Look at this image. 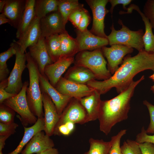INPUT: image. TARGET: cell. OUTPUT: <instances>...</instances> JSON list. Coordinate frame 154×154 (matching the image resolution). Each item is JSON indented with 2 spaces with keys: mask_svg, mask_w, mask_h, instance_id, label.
Segmentation results:
<instances>
[{
  "mask_svg": "<svg viewBox=\"0 0 154 154\" xmlns=\"http://www.w3.org/2000/svg\"><path fill=\"white\" fill-rule=\"evenodd\" d=\"M147 70L154 71V53L144 49L134 56L128 55L125 57L121 66L108 79L102 81L92 80L87 84L100 94L113 88H115L119 94L130 85L136 74Z\"/></svg>",
  "mask_w": 154,
  "mask_h": 154,
  "instance_id": "cell-1",
  "label": "cell"
},
{
  "mask_svg": "<svg viewBox=\"0 0 154 154\" xmlns=\"http://www.w3.org/2000/svg\"><path fill=\"white\" fill-rule=\"evenodd\" d=\"M145 78L144 75L133 81L124 90L109 100L102 101L98 119L100 130L106 135L117 123L127 119L130 109V103L137 86Z\"/></svg>",
  "mask_w": 154,
  "mask_h": 154,
  "instance_id": "cell-2",
  "label": "cell"
},
{
  "mask_svg": "<svg viewBox=\"0 0 154 154\" xmlns=\"http://www.w3.org/2000/svg\"><path fill=\"white\" fill-rule=\"evenodd\" d=\"M29 81L26 91V98L32 113L37 118L44 117L42 94L39 84L40 72L38 66L29 52H25Z\"/></svg>",
  "mask_w": 154,
  "mask_h": 154,
  "instance_id": "cell-3",
  "label": "cell"
},
{
  "mask_svg": "<svg viewBox=\"0 0 154 154\" xmlns=\"http://www.w3.org/2000/svg\"><path fill=\"white\" fill-rule=\"evenodd\" d=\"M76 63L80 66L86 68L91 71L96 77L105 80L110 78L111 74L106 67L101 48L92 51L80 52L76 58Z\"/></svg>",
  "mask_w": 154,
  "mask_h": 154,
  "instance_id": "cell-4",
  "label": "cell"
},
{
  "mask_svg": "<svg viewBox=\"0 0 154 154\" xmlns=\"http://www.w3.org/2000/svg\"><path fill=\"white\" fill-rule=\"evenodd\" d=\"M118 23L121 25L119 30H116L113 24L110 27L111 32L107 36L109 44H120L134 48L139 52L144 49L143 37L144 33L142 29L137 31H131L125 25L121 20L119 19Z\"/></svg>",
  "mask_w": 154,
  "mask_h": 154,
  "instance_id": "cell-5",
  "label": "cell"
},
{
  "mask_svg": "<svg viewBox=\"0 0 154 154\" xmlns=\"http://www.w3.org/2000/svg\"><path fill=\"white\" fill-rule=\"evenodd\" d=\"M29 83L27 81L23 84L20 92L14 96L5 100L2 104L9 107L17 113L18 116L23 126L33 125L38 118L31 112L26 98V91Z\"/></svg>",
  "mask_w": 154,
  "mask_h": 154,
  "instance_id": "cell-6",
  "label": "cell"
},
{
  "mask_svg": "<svg viewBox=\"0 0 154 154\" xmlns=\"http://www.w3.org/2000/svg\"><path fill=\"white\" fill-rule=\"evenodd\" d=\"M11 44L16 50L15 60L13 68L8 78V84L5 90L8 93L17 95L21 91L23 85L22 75L26 68V56L25 53L21 51L15 40Z\"/></svg>",
  "mask_w": 154,
  "mask_h": 154,
  "instance_id": "cell-7",
  "label": "cell"
},
{
  "mask_svg": "<svg viewBox=\"0 0 154 154\" xmlns=\"http://www.w3.org/2000/svg\"><path fill=\"white\" fill-rule=\"evenodd\" d=\"M108 0H86V2L91 9L93 15V23L90 31L97 36L107 38L104 32V21L106 15L109 12L106 8Z\"/></svg>",
  "mask_w": 154,
  "mask_h": 154,
  "instance_id": "cell-8",
  "label": "cell"
},
{
  "mask_svg": "<svg viewBox=\"0 0 154 154\" xmlns=\"http://www.w3.org/2000/svg\"><path fill=\"white\" fill-rule=\"evenodd\" d=\"M40 24L42 37L45 38L67 32L66 24L58 11L50 13L40 19Z\"/></svg>",
  "mask_w": 154,
  "mask_h": 154,
  "instance_id": "cell-9",
  "label": "cell"
},
{
  "mask_svg": "<svg viewBox=\"0 0 154 154\" xmlns=\"http://www.w3.org/2000/svg\"><path fill=\"white\" fill-rule=\"evenodd\" d=\"M101 50L107 59L108 70L112 74H114L122 64L125 56L133 51V48L120 44H114L109 47L104 46Z\"/></svg>",
  "mask_w": 154,
  "mask_h": 154,
  "instance_id": "cell-10",
  "label": "cell"
},
{
  "mask_svg": "<svg viewBox=\"0 0 154 154\" xmlns=\"http://www.w3.org/2000/svg\"><path fill=\"white\" fill-rule=\"evenodd\" d=\"M56 89L62 94L79 100L92 94L95 90L83 84L77 83L61 77Z\"/></svg>",
  "mask_w": 154,
  "mask_h": 154,
  "instance_id": "cell-11",
  "label": "cell"
},
{
  "mask_svg": "<svg viewBox=\"0 0 154 154\" xmlns=\"http://www.w3.org/2000/svg\"><path fill=\"white\" fill-rule=\"evenodd\" d=\"M78 100L71 102L67 105L60 116L59 121L54 129L61 125L68 122L81 124L86 123V111L79 100Z\"/></svg>",
  "mask_w": 154,
  "mask_h": 154,
  "instance_id": "cell-12",
  "label": "cell"
},
{
  "mask_svg": "<svg viewBox=\"0 0 154 154\" xmlns=\"http://www.w3.org/2000/svg\"><path fill=\"white\" fill-rule=\"evenodd\" d=\"M39 84L41 92L46 93L50 96L60 116L72 98L60 93L50 84L45 75L40 73Z\"/></svg>",
  "mask_w": 154,
  "mask_h": 154,
  "instance_id": "cell-13",
  "label": "cell"
},
{
  "mask_svg": "<svg viewBox=\"0 0 154 154\" xmlns=\"http://www.w3.org/2000/svg\"><path fill=\"white\" fill-rule=\"evenodd\" d=\"M75 31L78 44V52L94 50L109 44L107 38L96 36L88 29L81 31L76 29Z\"/></svg>",
  "mask_w": 154,
  "mask_h": 154,
  "instance_id": "cell-14",
  "label": "cell"
},
{
  "mask_svg": "<svg viewBox=\"0 0 154 154\" xmlns=\"http://www.w3.org/2000/svg\"><path fill=\"white\" fill-rule=\"evenodd\" d=\"M41 93L44 110V125L43 131L46 134L51 136L53 135L54 129L59 121L60 116L50 96L44 92Z\"/></svg>",
  "mask_w": 154,
  "mask_h": 154,
  "instance_id": "cell-15",
  "label": "cell"
},
{
  "mask_svg": "<svg viewBox=\"0 0 154 154\" xmlns=\"http://www.w3.org/2000/svg\"><path fill=\"white\" fill-rule=\"evenodd\" d=\"M74 59L73 57L61 56L56 62L45 67L44 74L53 86H56L62 75L73 62Z\"/></svg>",
  "mask_w": 154,
  "mask_h": 154,
  "instance_id": "cell-16",
  "label": "cell"
},
{
  "mask_svg": "<svg viewBox=\"0 0 154 154\" xmlns=\"http://www.w3.org/2000/svg\"><path fill=\"white\" fill-rule=\"evenodd\" d=\"M54 146V142L50 136L41 131L32 137L20 154H38Z\"/></svg>",
  "mask_w": 154,
  "mask_h": 154,
  "instance_id": "cell-17",
  "label": "cell"
},
{
  "mask_svg": "<svg viewBox=\"0 0 154 154\" xmlns=\"http://www.w3.org/2000/svg\"><path fill=\"white\" fill-rule=\"evenodd\" d=\"M30 55L36 63L40 74L45 75V67L53 62L48 54L45 38L42 37L34 44L28 47Z\"/></svg>",
  "mask_w": 154,
  "mask_h": 154,
  "instance_id": "cell-18",
  "label": "cell"
},
{
  "mask_svg": "<svg viewBox=\"0 0 154 154\" xmlns=\"http://www.w3.org/2000/svg\"><path fill=\"white\" fill-rule=\"evenodd\" d=\"M40 20L35 16L20 38L17 41L15 40L22 52L25 53L27 48L36 43L42 37Z\"/></svg>",
  "mask_w": 154,
  "mask_h": 154,
  "instance_id": "cell-19",
  "label": "cell"
},
{
  "mask_svg": "<svg viewBox=\"0 0 154 154\" xmlns=\"http://www.w3.org/2000/svg\"><path fill=\"white\" fill-rule=\"evenodd\" d=\"M26 1L27 0H6L1 13L9 20V24L17 29L21 21Z\"/></svg>",
  "mask_w": 154,
  "mask_h": 154,
  "instance_id": "cell-20",
  "label": "cell"
},
{
  "mask_svg": "<svg viewBox=\"0 0 154 154\" xmlns=\"http://www.w3.org/2000/svg\"><path fill=\"white\" fill-rule=\"evenodd\" d=\"M100 95L95 90L92 94L79 100L87 113L86 123L98 119L102 101Z\"/></svg>",
  "mask_w": 154,
  "mask_h": 154,
  "instance_id": "cell-21",
  "label": "cell"
},
{
  "mask_svg": "<svg viewBox=\"0 0 154 154\" xmlns=\"http://www.w3.org/2000/svg\"><path fill=\"white\" fill-rule=\"evenodd\" d=\"M44 125V117L38 118L36 122L30 127L23 126L24 134L23 137L16 148L9 154H19L23 147L28 143L37 133L43 131Z\"/></svg>",
  "mask_w": 154,
  "mask_h": 154,
  "instance_id": "cell-22",
  "label": "cell"
},
{
  "mask_svg": "<svg viewBox=\"0 0 154 154\" xmlns=\"http://www.w3.org/2000/svg\"><path fill=\"white\" fill-rule=\"evenodd\" d=\"M35 0H27L26 6L21 22L17 29L16 37L19 39L35 17Z\"/></svg>",
  "mask_w": 154,
  "mask_h": 154,
  "instance_id": "cell-23",
  "label": "cell"
},
{
  "mask_svg": "<svg viewBox=\"0 0 154 154\" xmlns=\"http://www.w3.org/2000/svg\"><path fill=\"white\" fill-rule=\"evenodd\" d=\"M61 56L73 57L78 52V44L76 38H73L67 31L60 34Z\"/></svg>",
  "mask_w": 154,
  "mask_h": 154,
  "instance_id": "cell-24",
  "label": "cell"
},
{
  "mask_svg": "<svg viewBox=\"0 0 154 154\" xmlns=\"http://www.w3.org/2000/svg\"><path fill=\"white\" fill-rule=\"evenodd\" d=\"M58 0H35L36 17L40 19L52 12L58 11Z\"/></svg>",
  "mask_w": 154,
  "mask_h": 154,
  "instance_id": "cell-25",
  "label": "cell"
},
{
  "mask_svg": "<svg viewBox=\"0 0 154 154\" xmlns=\"http://www.w3.org/2000/svg\"><path fill=\"white\" fill-rule=\"evenodd\" d=\"M45 38L48 54L53 62H54L61 55L60 35H55Z\"/></svg>",
  "mask_w": 154,
  "mask_h": 154,
  "instance_id": "cell-26",
  "label": "cell"
},
{
  "mask_svg": "<svg viewBox=\"0 0 154 154\" xmlns=\"http://www.w3.org/2000/svg\"><path fill=\"white\" fill-rule=\"evenodd\" d=\"M78 0H58V11L66 24L70 15L74 11L84 7Z\"/></svg>",
  "mask_w": 154,
  "mask_h": 154,
  "instance_id": "cell-27",
  "label": "cell"
},
{
  "mask_svg": "<svg viewBox=\"0 0 154 154\" xmlns=\"http://www.w3.org/2000/svg\"><path fill=\"white\" fill-rule=\"evenodd\" d=\"M89 150L84 154H109L112 145V141H106L103 139L90 138L89 140Z\"/></svg>",
  "mask_w": 154,
  "mask_h": 154,
  "instance_id": "cell-28",
  "label": "cell"
},
{
  "mask_svg": "<svg viewBox=\"0 0 154 154\" xmlns=\"http://www.w3.org/2000/svg\"><path fill=\"white\" fill-rule=\"evenodd\" d=\"M75 70L69 75L68 79L77 83L83 84L96 77L91 71L84 67L80 66Z\"/></svg>",
  "mask_w": 154,
  "mask_h": 154,
  "instance_id": "cell-29",
  "label": "cell"
},
{
  "mask_svg": "<svg viewBox=\"0 0 154 154\" xmlns=\"http://www.w3.org/2000/svg\"><path fill=\"white\" fill-rule=\"evenodd\" d=\"M10 47L6 51L0 54V81L7 78L9 71L7 64V61L14 55L16 50L14 46L11 44Z\"/></svg>",
  "mask_w": 154,
  "mask_h": 154,
  "instance_id": "cell-30",
  "label": "cell"
},
{
  "mask_svg": "<svg viewBox=\"0 0 154 154\" xmlns=\"http://www.w3.org/2000/svg\"><path fill=\"white\" fill-rule=\"evenodd\" d=\"M145 31L143 37L144 49L147 52L154 53V35L150 25L145 26Z\"/></svg>",
  "mask_w": 154,
  "mask_h": 154,
  "instance_id": "cell-31",
  "label": "cell"
},
{
  "mask_svg": "<svg viewBox=\"0 0 154 154\" xmlns=\"http://www.w3.org/2000/svg\"><path fill=\"white\" fill-rule=\"evenodd\" d=\"M15 112L3 104H0V122L5 124L14 122Z\"/></svg>",
  "mask_w": 154,
  "mask_h": 154,
  "instance_id": "cell-32",
  "label": "cell"
},
{
  "mask_svg": "<svg viewBox=\"0 0 154 154\" xmlns=\"http://www.w3.org/2000/svg\"><path fill=\"white\" fill-rule=\"evenodd\" d=\"M121 149L122 154H142L139 143L130 139L124 141Z\"/></svg>",
  "mask_w": 154,
  "mask_h": 154,
  "instance_id": "cell-33",
  "label": "cell"
},
{
  "mask_svg": "<svg viewBox=\"0 0 154 154\" xmlns=\"http://www.w3.org/2000/svg\"><path fill=\"white\" fill-rule=\"evenodd\" d=\"M126 129L121 130L116 135L111 137L112 144L109 154H122L120 145L121 140L122 137L126 134Z\"/></svg>",
  "mask_w": 154,
  "mask_h": 154,
  "instance_id": "cell-34",
  "label": "cell"
},
{
  "mask_svg": "<svg viewBox=\"0 0 154 154\" xmlns=\"http://www.w3.org/2000/svg\"><path fill=\"white\" fill-rule=\"evenodd\" d=\"M143 14L149 20L154 29V0H147L143 7Z\"/></svg>",
  "mask_w": 154,
  "mask_h": 154,
  "instance_id": "cell-35",
  "label": "cell"
},
{
  "mask_svg": "<svg viewBox=\"0 0 154 154\" xmlns=\"http://www.w3.org/2000/svg\"><path fill=\"white\" fill-rule=\"evenodd\" d=\"M143 103L147 108L150 118L149 123L146 130V132L148 134L154 133V105L147 100H144Z\"/></svg>",
  "mask_w": 154,
  "mask_h": 154,
  "instance_id": "cell-36",
  "label": "cell"
},
{
  "mask_svg": "<svg viewBox=\"0 0 154 154\" xmlns=\"http://www.w3.org/2000/svg\"><path fill=\"white\" fill-rule=\"evenodd\" d=\"M19 125L14 122L10 124H5L0 122V135H9L14 134Z\"/></svg>",
  "mask_w": 154,
  "mask_h": 154,
  "instance_id": "cell-37",
  "label": "cell"
},
{
  "mask_svg": "<svg viewBox=\"0 0 154 154\" xmlns=\"http://www.w3.org/2000/svg\"><path fill=\"white\" fill-rule=\"evenodd\" d=\"M135 141L138 143L148 142L154 145V134L151 135L147 134L143 126L140 132L137 135Z\"/></svg>",
  "mask_w": 154,
  "mask_h": 154,
  "instance_id": "cell-38",
  "label": "cell"
},
{
  "mask_svg": "<svg viewBox=\"0 0 154 154\" xmlns=\"http://www.w3.org/2000/svg\"><path fill=\"white\" fill-rule=\"evenodd\" d=\"M8 78L0 81V104H2L5 100L11 98L16 95L7 92L5 89L8 84Z\"/></svg>",
  "mask_w": 154,
  "mask_h": 154,
  "instance_id": "cell-39",
  "label": "cell"
},
{
  "mask_svg": "<svg viewBox=\"0 0 154 154\" xmlns=\"http://www.w3.org/2000/svg\"><path fill=\"white\" fill-rule=\"evenodd\" d=\"M84 9L83 7L74 11L68 17V21H70L76 29L79 25Z\"/></svg>",
  "mask_w": 154,
  "mask_h": 154,
  "instance_id": "cell-40",
  "label": "cell"
},
{
  "mask_svg": "<svg viewBox=\"0 0 154 154\" xmlns=\"http://www.w3.org/2000/svg\"><path fill=\"white\" fill-rule=\"evenodd\" d=\"M91 17L88 11L84 9L79 25L77 29L81 31L87 29V27L90 23Z\"/></svg>",
  "mask_w": 154,
  "mask_h": 154,
  "instance_id": "cell-41",
  "label": "cell"
},
{
  "mask_svg": "<svg viewBox=\"0 0 154 154\" xmlns=\"http://www.w3.org/2000/svg\"><path fill=\"white\" fill-rule=\"evenodd\" d=\"M139 144L142 154H154V145L152 143L144 142Z\"/></svg>",
  "mask_w": 154,
  "mask_h": 154,
  "instance_id": "cell-42",
  "label": "cell"
},
{
  "mask_svg": "<svg viewBox=\"0 0 154 154\" xmlns=\"http://www.w3.org/2000/svg\"><path fill=\"white\" fill-rule=\"evenodd\" d=\"M132 1L131 0H109L108 2L111 5L109 11L112 15L114 8L116 5L119 4H122L123 9L127 10V8L126 6L129 4Z\"/></svg>",
  "mask_w": 154,
  "mask_h": 154,
  "instance_id": "cell-43",
  "label": "cell"
},
{
  "mask_svg": "<svg viewBox=\"0 0 154 154\" xmlns=\"http://www.w3.org/2000/svg\"><path fill=\"white\" fill-rule=\"evenodd\" d=\"M10 136L9 135H0V151H2L5 145V141Z\"/></svg>",
  "mask_w": 154,
  "mask_h": 154,
  "instance_id": "cell-44",
  "label": "cell"
},
{
  "mask_svg": "<svg viewBox=\"0 0 154 154\" xmlns=\"http://www.w3.org/2000/svg\"><path fill=\"white\" fill-rule=\"evenodd\" d=\"M38 154H59V152L57 149L53 147Z\"/></svg>",
  "mask_w": 154,
  "mask_h": 154,
  "instance_id": "cell-45",
  "label": "cell"
},
{
  "mask_svg": "<svg viewBox=\"0 0 154 154\" xmlns=\"http://www.w3.org/2000/svg\"><path fill=\"white\" fill-rule=\"evenodd\" d=\"M9 20L5 14L3 13H1L0 14V25L8 23H9Z\"/></svg>",
  "mask_w": 154,
  "mask_h": 154,
  "instance_id": "cell-46",
  "label": "cell"
},
{
  "mask_svg": "<svg viewBox=\"0 0 154 154\" xmlns=\"http://www.w3.org/2000/svg\"><path fill=\"white\" fill-rule=\"evenodd\" d=\"M6 2V0L0 1V12L2 13L5 7Z\"/></svg>",
  "mask_w": 154,
  "mask_h": 154,
  "instance_id": "cell-47",
  "label": "cell"
},
{
  "mask_svg": "<svg viewBox=\"0 0 154 154\" xmlns=\"http://www.w3.org/2000/svg\"><path fill=\"white\" fill-rule=\"evenodd\" d=\"M149 78L152 79L154 82V71L153 73L149 76Z\"/></svg>",
  "mask_w": 154,
  "mask_h": 154,
  "instance_id": "cell-48",
  "label": "cell"
},
{
  "mask_svg": "<svg viewBox=\"0 0 154 154\" xmlns=\"http://www.w3.org/2000/svg\"><path fill=\"white\" fill-rule=\"evenodd\" d=\"M151 90L154 93V85L151 87Z\"/></svg>",
  "mask_w": 154,
  "mask_h": 154,
  "instance_id": "cell-49",
  "label": "cell"
},
{
  "mask_svg": "<svg viewBox=\"0 0 154 154\" xmlns=\"http://www.w3.org/2000/svg\"><path fill=\"white\" fill-rule=\"evenodd\" d=\"M0 154H3L2 152V151H0Z\"/></svg>",
  "mask_w": 154,
  "mask_h": 154,
  "instance_id": "cell-50",
  "label": "cell"
},
{
  "mask_svg": "<svg viewBox=\"0 0 154 154\" xmlns=\"http://www.w3.org/2000/svg\"></svg>",
  "mask_w": 154,
  "mask_h": 154,
  "instance_id": "cell-51",
  "label": "cell"
}]
</instances>
